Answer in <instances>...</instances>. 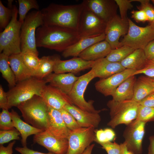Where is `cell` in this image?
<instances>
[{
  "instance_id": "obj_1",
  "label": "cell",
  "mask_w": 154,
  "mask_h": 154,
  "mask_svg": "<svg viewBox=\"0 0 154 154\" xmlns=\"http://www.w3.org/2000/svg\"><path fill=\"white\" fill-rule=\"evenodd\" d=\"M36 38L37 47L59 52H63L81 38L75 30L43 25L37 29Z\"/></svg>"
},
{
  "instance_id": "obj_2",
  "label": "cell",
  "mask_w": 154,
  "mask_h": 154,
  "mask_svg": "<svg viewBox=\"0 0 154 154\" xmlns=\"http://www.w3.org/2000/svg\"><path fill=\"white\" fill-rule=\"evenodd\" d=\"M84 6L82 2L79 4L71 5L51 3L41 10L43 25L59 26L77 31Z\"/></svg>"
},
{
  "instance_id": "obj_3",
  "label": "cell",
  "mask_w": 154,
  "mask_h": 154,
  "mask_svg": "<svg viewBox=\"0 0 154 154\" xmlns=\"http://www.w3.org/2000/svg\"><path fill=\"white\" fill-rule=\"evenodd\" d=\"M17 107L26 122L43 131L47 129L48 108L41 96L35 95Z\"/></svg>"
},
{
  "instance_id": "obj_4",
  "label": "cell",
  "mask_w": 154,
  "mask_h": 154,
  "mask_svg": "<svg viewBox=\"0 0 154 154\" xmlns=\"http://www.w3.org/2000/svg\"><path fill=\"white\" fill-rule=\"evenodd\" d=\"M47 83L44 79L34 77L17 83L7 92L9 109L17 107L35 95L41 96V93Z\"/></svg>"
},
{
  "instance_id": "obj_5",
  "label": "cell",
  "mask_w": 154,
  "mask_h": 154,
  "mask_svg": "<svg viewBox=\"0 0 154 154\" xmlns=\"http://www.w3.org/2000/svg\"><path fill=\"white\" fill-rule=\"evenodd\" d=\"M107 106L110 110V119L107 125L115 128L120 124L126 125L137 117L140 104L132 100L116 101H109Z\"/></svg>"
},
{
  "instance_id": "obj_6",
  "label": "cell",
  "mask_w": 154,
  "mask_h": 154,
  "mask_svg": "<svg viewBox=\"0 0 154 154\" xmlns=\"http://www.w3.org/2000/svg\"><path fill=\"white\" fill-rule=\"evenodd\" d=\"M13 13L10 23L0 33V52L8 56L21 52V30L22 24L17 20L18 10L13 6Z\"/></svg>"
},
{
  "instance_id": "obj_7",
  "label": "cell",
  "mask_w": 154,
  "mask_h": 154,
  "mask_svg": "<svg viewBox=\"0 0 154 154\" xmlns=\"http://www.w3.org/2000/svg\"><path fill=\"white\" fill-rule=\"evenodd\" d=\"M44 24L41 11H34L27 14L21 30V52H32L38 54L36 43L37 29Z\"/></svg>"
},
{
  "instance_id": "obj_8",
  "label": "cell",
  "mask_w": 154,
  "mask_h": 154,
  "mask_svg": "<svg viewBox=\"0 0 154 154\" xmlns=\"http://www.w3.org/2000/svg\"><path fill=\"white\" fill-rule=\"evenodd\" d=\"M128 21V31L120 42V47L126 45L135 50L143 49L154 40V28L151 25L143 27L138 26L129 18Z\"/></svg>"
},
{
  "instance_id": "obj_9",
  "label": "cell",
  "mask_w": 154,
  "mask_h": 154,
  "mask_svg": "<svg viewBox=\"0 0 154 154\" xmlns=\"http://www.w3.org/2000/svg\"><path fill=\"white\" fill-rule=\"evenodd\" d=\"M95 78L94 71L92 69L79 77L68 96L73 104L81 109L88 112L100 113L102 110H96L93 105L94 101L90 100L87 102L84 97L88 85Z\"/></svg>"
},
{
  "instance_id": "obj_10",
  "label": "cell",
  "mask_w": 154,
  "mask_h": 154,
  "mask_svg": "<svg viewBox=\"0 0 154 154\" xmlns=\"http://www.w3.org/2000/svg\"><path fill=\"white\" fill-rule=\"evenodd\" d=\"M84 5L77 30L81 38L95 37L104 33L107 23Z\"/></svg>"
},
{
  "instance_id": "obj_11",
  "label": "cell",
  "mask_w": 154,
  "mask_h": 154,
  "mask_svg": "<svg viewBox=\"0 0 154 154\" xmlns=\"http://www.w3.org/2000/svg\"><path fill=\"white\" fill-rule=\"evenodd\" d=\"M95 128L80 127L71 131L68 139V147L65 154H82L94 141H95Z\"/></svg>"
},
{
  "instance_id": "obj_12",
  "label": "cell",
  "mask_w": 154,
  "mask_h": 154,
  "mask_svg": "<svg viewBox=\"0 0 154 154\" xmlns=\"http://www.w3.org/2000/svg\"><path fill=\"white\" fill-rule=\"evenodd\" d=\"M146 123L135 119L127 125L123 133L129 151L133 154H142V141L145 133Z\"/></svg>"
},
{
  "instance_id": "obj_13",
  "label": "cell",
  "mask_w": 154,
  "mask_h": 154,
  "mask_svg": "<svg viewBox=\"0 0 154 154\" xmlns=\"http://www.w3.org/2000/svg\"><path fill=\"white\" fill-rule=\"evenodd\" d=\"M129 27L128 20L122 19L117 15L107 23L104 33L105 40L109 43L112 49L120 47L119 38L127 34Z\"/></svg>"
},
{
  "instance_id": "obj_14",
  "label": "cell",
  "mask_w": 154,
  "mask_h": 154,
  "mask_svg": "<svg viewBox=\"0 0 154 154\" xmlns=\"http://www.w3.org/2000/svg\"><path fill=\"white\" fill-rule=\"evenodd\" d=\"M84 6L102 21L107 23L117 14L115 0H84Z\"/></svg>"
},
{
  "instance_id": "obj_15",
  "label": "cell",
  "mask_w": 154,
  "mask_h": 154,
  "mask_svg": "<svg viewBox=\"0 0 154 154\" xmlns=\"http://www.w3.org/2000/svg\"><path fill=\"white\" fill-rule=\"evenodd\" d=\"M33 140L35 143L55 154H65L68 150V139L57 137L47 129L35 135Z\"/></svg>"
},
{
  "instance_id": "obj_16",
  "label": "cell",
  "mask_w": 154,
  "mask_h": 154,
  "mask_svg": "<svg viewBox=\"0 0 154 154\" xmlns=\"http://www.w3.org/2000/svg\"><path fill=\"white\" fill-rule=\"evenodd\" d=\"M136 71L126 69L107 78L100 79L95 83V89L105 96H112L118 86L127 79L133 76Z\"/></svg>"
},
{
  "instance_id": "obj_17",
  "label": "cell",
  "mask_w": 154,
  "mask_h": 154,
  "mask_svg": "<svg viewBox=\"0 0 154 154\" xmlns=\"http://www.w3.org/2000/svg\"><path fill=\"white\" fill-rule=\"evenodd\" d=\"M41 97L48 107L58 110L66 105L73 104L68 95L49 84L44 87Z\"/></svg>"
},
{
  "instance_id": "obj_18",
  "label": "cell",
  "mask_w": 154,
  "mask_h": 154,
  "mask_svg": "<svg viewBox=\"0 0 154 154\" xmlns=\"http://www.w3.org/2000/svg\"><path fill=\"white\" fill-rule=\"evenodd\" d=\"M94 61L85 60L78 57L63 60L58 58L54 65L53 72L57 74L66 72L77 73L82 70L92 68Z\"/></svg>"
},
{
  "instance_id": "obj_19",
  "label": "cell",
  "mask_w": 154,
  "mask_h": 154,
  "mask_svg": "<svg viewBox=\"0 0 154 154\" xmlns=\"http://www.w3.org/2000/svg\"><path fill=\"white\" fill-rule=\"evenodd\" d=\"M74 117L81 127L97 128L101 121L99 113L88 112L81 109L74 104L68 105L64 108Z\"/></svg>"
},
{
  "instance_id": "obj_20",
  "label": "cell",
  "mask_w": 154,
  "mask_h": 154,
  "mask_svg": "<svg viewBox=\"0 0 154 154\" xmlns=\"http://www.w3.org/2000/svg\"><path fill=\"white\" fill-rule=\"evenodd\" d=\"M48 130L52 135L61 139H68L71 131L66 127L59 110L48 107Z\"/></svg>"
},
{
  "instance_id": "obj_21",
  "label": "cell",
  "mask_w": 154,
  "mask_h": 154,
  "mask_svg": "<svg viewBox=\"0 0 154 154\" xmlns=\"http://www.w3.org/2000/svg\"><path fill=\"white\" fill-rule=\"evenodd\" d=\"M79 77L72 73H51L44 79L49 85L57 88L68 95Z\"/></svg>"
},
{
  "instance_id": "obj_22",
  "label": "cell",
  "mask_w": 154,
  "mask_h": 154,
  "mask_svg": "<svg viewBox=\"0 0 154 154\" xmlns=\"http://www.w3.org/2000/svg\"><path fill=\"white\" fill-rule=\"evenodd\" d=\"M91 69L94 71L95 78L102 79L121 72L125 69L120 62H111L104 58L94 61Z\"/></svg>"
},
{
  "instance_id": "obj_23",
  "label": "cell",
  "mask_w": 154,
  "mask_h": 154,
  "mask_svg": "<svg viewBox=\"0 0 154 154\" xmlns=\"http://www.w3.org/2000/svg\"><path fill=\"white\" fill-rule=\"evenodd\" d=\"M111 48L105 40L91 46L80 53L78 57L88 61H95L105 58L109 53Z\"/></svg>"
},
{
  "instance_id": "obj_24",
  "label": "cell",
  "mask_w": 154,
  "mask_h": 154,
  "mask_svg": "<svg viewBox=\"0 0 154 154\" xmlns=\"http://www.w3.org/2000/svg\"><path fill=\"white\" fill-rule=\"evenodd\" d=\"M106 35L104 33L99 36L81 38L78 42L62 52L64 58L70 56L77 57L86 48L97 42L105 40Z\"/></svg>"
},
{
  "instance_id": "obj_25",
  "label": "cell",
  "mask_w": 154,
  "mask_h": 154,
  "mask_svg": "<svg viewBox=\"0 0 154 154\" xmlns=\"http://www.w3.org/2000/svg\"><path fill=\"white\" fill-rule=\"evenodd\" d=\"M8 62L14 74L16 83L33 77V73L24 63L21 52L9 56Z\"/></svg>"
},
{
  "instance_id": "obj_26",
  "label": "cell",
  "mask_w": 154,
  "mask_h": 154,
  "mask_svg": "<svg viewBox=\"0 0 154 154\" xmlns=\"http://www.w3.org/2000/svg\"><path fill=\"white\" fill-rule=\"evenodd\" d=\"M10 113L14 126L21 134V143L23 147H27V139L28 137L33 135H35L43 131L23 121L18 114L13 110L12 109Z\"/></svg>"
},
{
  "instance_id": "obj_27",
  "label": "cell",
  "mask_w": 154,
  "mask_h": 154,
  "mask_svg": "<svg viewBox=\"0 0 154 154\" xmlns=\"http://www.w3.org/2000/svg\"><path fill=\"white\" fill-rule=\"evenodd\" d=\"M154 92V85L150 77L141 76L135 83L132 100L139 103L148 95Z\"/></svg>"
},
{
  "instance_id": "obj_28",
  "label": "cell",
  "mask_w": 154,
  "mask_h": 154,
  "mask_svg": "<svg viewBox=\"0 0 154 154\" xmlns=\"http://www.w3.org/2000/svg\"><path fill=\"white\" fill-rule=\"evenodd\" d=\"M137 79L135 76H133L124 80L112 95V99L116 101L132 100L134 86Z\"/></svg>"
},
{
  "instance_id": "obj_29",
  "label": "cell",
  "mask_w": 154,
  "mask_h": 154,
  "mask_svg": "<svg viewBox=\"0 0 154 154\" xmlns=\"http://www.w3.org/2000/svg\"><path fill=\"white\" fill-rule=\"evenodd\" d=\"M147 60L143 50L138 49L135 50L120 63L125 69L137 70L143 68Z\"/></svg>"
},
{
  "instance_id": "obj_30",
  "label": "cell",
  "mask_w": 154,
  "mask_h": 154,
  "mask_svg": "<svg viewBox=\"0 0 154 154\" xmlns=\"http://www.w3.org/2000/svg\"><path fill=\"white\" fill-rule=\"evenodd\" d=\"M60 58L58 55L44 56L40 59V63L33 77L43 80L53 72L54 65L56 60Z\"/></svg>"
},
{
  "instance_id": "obj_31",
  "label": "cell",
  "mask_w": 154,
  "mask_h": 154,
  "mask_svg": "<svg viewBox=\"0 0 154 154\" xmlns=\"http://www.w3.org/2000/svg\"><path fill=\"white\" fill-rule=\"evenodd\" d=\"M8 56L1 53L0 54V71L3 78L8 82L10 88L16 84L15 76L9 64Z\"/></svg>"
},
{
  "instance_id": "obj_32",
  "label": "cell",
  "mask_w": 154,
  "mask_h": 154,
  "mask_svg": "<svg viewBox=\"0 0 154 154\" xmlns=\"http://www.w3.org/2000/svg\"><path fill=\"white\" fill-rule=\"evenodd\" d=\"M135 49L126 45L112 49L105 57L108 61L115 62H120L132 53Z\"/></svg>"
},
{
  "instance_id": "obj_33",
  "label": "cell",
  "mask_w": 154,
  "mask_h": 154,
  "mask_svg": "<svg viewBox=\"0 0 154 154\" xmlns=\"http://www.w3.org/2000/svg\"><path fill=\"white\" fill-rule=\"evenodd\" d=\"M19 22L22 24L28 11L34 9L39 10V5L36 0H18Z\"/></svg>"
},
{
  "instance_id": "obj_34",
  "label": "cell",
  "mask_w": 154,
  "mask_h": 154,
  "mask_svg": "<svg viewBox=\"0 0 154 154\" xmlns=\"http://www.w3.org/2000/svg\"><path fill=\"white\" fill-rule=\"evenodd\" d=\"M21 53L24 63L33 73V76L39 67L40 59L38 57V54L33 52H28Z\"/></svg>"
},
{
  "instance_id": "obj_35",
  "label": "cell",
  "mask_w": 154,
  "mask_h": 154,
  "mask_svg": "<svg viewBox=\"0 0 154 154\" xmlns=\"http://www.w3.org/2000/svg\"><path fill=\"white\" fill-rule=\"evenodd\" d=\"M95 142L98 144L111 141L116 137L115 132L110 128L96 129L95 130Z\"/></svg>"
},
{
  "instance_id": "obj_36",
  "label": "cell",
  "mask_w": 154,
  "mask_h": 154,
  "mask_svg": "<svg viewBox=\"0 0 154 154\" xmlns=\"http://www.w3.org/2000/svg\"><path fill=\"white\" fill-rule=\"evenodd\" d=\"M13 7H6L0 0V29H4L9 24L11 19Z\"/></svg>"
},
{
  "instance_id": "obj_37",
  "label": "cell",
  "mask_w": 154,
  "mask_h": 154,
  "mask_svg": "<svg viewBox=\"0 0 154 154\" xmlns=\"http://www.w3.org/2000/svg\"><path fill=\"white\" fill-rule=\"evenodd\" d=\"M15 128L13 125L10 112L7 110L2 109L0 114V130H10Z\"/></svg>"
},
{
  "instance_id": "obj_38",
  "label": "cell",
  "mask_w": 154,
  "mask_h": 154,
  "mask_svg": "<svg viewBox=\"0 0 154 154\" xmlns=\"http://www.w3.org/2000/svg\"><path fill=\"white\" fill-rule=\"evenodd\" d=\"M136 120L146 123L154 121V108L140 105Z\"/></svg>"
},
{
  "instance_id": "obj_39",
  "label": "cell",
  "mask_w": 154,
  "mask_h": 154,
  "mask_svg": "<svg viewBox=\"0 0 154 154\" xmlns=\"http://www.w3.org/2000/svg\"><path fill=\"white\" fill-rule=\"evenodd\" d=\"M19 132L15 128L10 130H0V145L4 144L13 140L20 139Z\"/></svg>"
},
{
  "instance_id": "obj_40",
  "label": "cell",
  "mask_w": 154,
  "mask_h": 154,
  "mask_svg": "<svg viewBox=\"0 0 154 154\" xmlns=\"http://www.w3.org/2000/svg\"><path fill=\"white\" fill-rule=\"evenodd\" d=\"M135 1L139 2L140 4L137 6L139 10H142L147 16L148 21L151 23L154 21V7L150 3L149 0H134Z\"/></svg>"
},
{
  "instance_id": "obj_41",
  "label": "cell",
  "mask_w": 154,
  "mask_h": 154,
  "mask_svg": "<svg viewBox=\"0 0 154 154\" xmlns=\"http://www.w3.org/2000/svg\"><path fill=\"white\" fill-rule=\"evenodd\" d=\"M59 111L66 127L69 130L72 131L81 127L74 117L67 110L63 108Z\"/></svg>"
},
{
  "instance_id": "obj_42",
  "label": "cell",
  "mask_w": 154,
  "mask_h": 154,
  "mask_svg": "<svg viewBox=\"0 0 154 154\" xmlns=\"http://www.w3.org/2000/svg\"><path fill=\"white\" fill-rule=\"evenodd\" d=\"M118 7L120 18L123 20L127 21L128 18L127 16V11L133 7L131 3L134 0H115Z\"/></svg>"
},
{
  "instance_id": "obj_43",
  "label": "cell",
  "mask_w": 154,
  "mask_h": 154,
  "mask_svg": "<svg viewBox=\"0 0 154 154\" xmlns=\"http://www.w3.org/2000/svg\"><path fill=\"white\" fill-rule=\"evenodd\" d=\"M141 74H144L149 77H154V61L148 60L143 68L136 70L133 76Z\"/></svg>"
},
{
  "instance_id": "obj_44",
  "label": "cell",
  "mask_w": 154,
  "mask_h": 154,
  "mask_svg": "<svg viewBox=\"0 0 154 154\" xmlns=\"http://www.w3.org/2000/svg\"><path fill=\"white\" fill-rule=\"evenodd\" d=\"M108 154H121L120 144L111 141L99 143Z\"/></svg>"
},
{
  "instance_id": "obj_45",
  "label": "cell",
  "mask_w": 154,
  "mask_h": 154,
  "mask_svg": "<svg viewBox=\"0 0 154 154\" xmlns=\"http://www.w3.org/2000/svg\"><path fill=\"white\" fill-rule=\"evenodd\" d=\"M131 13L132 18L137 23H143L148 21L147 16L142 10H133Z\"/></svg>"
},
{
  "instance_id": "obj_46",
  "label": "cell",
  "mask_w": 154,
  "mask_h": 154,
  "mask_svg": "<svg viewBox=\"0 0 154 154\" xmlns=\"http://www.w3.org/2000/svg\"><path fill=\"white\" fill-rule=\"evenodd\" d=\"M145 56L148 60L154 58V40L149 42L143 49Z\"/></svg>"
},
{
  "instance_id": "obj_47",
  "label": "cell",
  "mask_w": 154,
  "mask_h": 154,
  "mask_svg": "<svg viewBox=\"0 0 154 154\" xmlns=\"http://www.w3.org/2000/svg\"><path fill=\"white\" fill-rule=\"evenodd\" d=\"M0 108L2 109H9L7 92L4 90L2 86H0Z\"/></svg>"
},
{
  "instance_id": "obj_48",
  "label": "cell",
  "mask_w": 154,
  "mask_h": 154,
  "mask_svg": "<svg viewBox=\"0 0 154 154\" xmlns=\"http://www.w3.org/2000/svg\"><path fill=\"white\" fill-rule=\"evenodd\" d=\"M15 150L21 154H55L49 152L44 153L30 149L27 147H17L15 148Z\"/></svg>"
},
{
  "instance_id": "obj_49",
  "label": "cell",
  "mask_w": 154,
  "mask_h": 154,
  "mask_svg": "<svg viewBox=\"0 0 154 154\" xmlns=\"http://www.w3.org/2000/svg\"><path fill=\"white\" fill-rule=\"evenodd\" d=\"M139 103L142 106L154 108V92L147 96Z\"/></svg>"
},
{
  "instance_id": "obj_50",
  "label": "cell",
  "mask_w": 154,
  "mask_h": 154,
  "mask_svg": "<svg viewBox=\"0 0 154 154\" xmlns=\"http://www.w3.org/2000/svg\"><path fill=\"white\" fill-rule=\"evenodd\" d=\"M15 142V141H14L9 143L6 147L0 145V154H13V148Z\"/></svg>"
},
{
  "instance_id": "obj_51",
  "label": "cell",
  "mask_w": 154,
  "mask_h": 154,
  "mask_svg": "<svg viewBox=\"0 0 154 154\" xmlns=\"http://www.w3.org/2000/svg\"><path fill=\"white\" fill-rule=\"evenodd\" d=\"M149 144L148 147V154H154V135L149 137Z\"/></svg>"
},
{
  "instance_id": "obj_52",
  "label": "cell",
  "mask_w": 154,
  "mask_h": 154,
  "mask_svg": "<svg viewBox=\"0 0 154 154\" xmlns=\"http://www.w3.org/2000/svg\"><path fill=\"white\" fill-rule=\"evenodd\" d=\"M121 148V154H133L127 149L126 144L123 142L120 144Z\"/></svg>"
},
{
  "instance_id": "obj_53",
  "label": "cell",
  "mask_w": 154,
  "mask_h": 154,
  "mask_svg": "<svg viewBox=\"0 0 154 154\" xmlns=\"http://www.w3.org/2000/svg\"><path fill=\"white\" fill-rule=\"evenodd\" d=\"M95 144H92L89 146L82 154H92Z\"/></svg>"
},
{
  "instance_id": "obj_54",
  "label": "cell",
  "mask_w": 154,
  "mask_h": 154,
  "mask_svg": "<svg viewBox=\"0 0 154 154\" xmlns=\"http://www.w3.org/2000/svg\"><path fill=\"white\" fill-rule=\"evenodd\" d=\"M150 78L154 85V77H150Z\"/></svg>"
},
{
  "instance_id": "obj_55",
  "label": "cell",
  "mask_w": 154,
  "mask_h": 154,
  "mask_svg": "<svg viewBox=\"0 0 154 154\" xmlns=\"http://www.w3.org/2000/svg\"><path fill=\"white\" fill-rule=\"evenodd\" d=\"M154 28V21L150 24Z\"/></svg>"
},
{
  "instance_id": "obj_56",
  "label": "cell",
  "mask_w": 154,
  "mask_h": 154,
  "mask_svg": "<svg viewBox=\"0 0 154 154\" xmlns=\"http://www.w3.org/2000/svg\"><path fill=\"white\" fill-rule=\"evenodd\" d=\"M151 1L154 5V0H152Z\"/></svg>"
},
{
  "instance_id": "obj_57",
  "label": "cell",
  "mask_w": 154,
  "mask_h": 154,
  "mask_svg": "<svg viewBox=\"0 0 154 154\" xmlns=\"http://www.w3.org/2000/svg\"><path fill=\"white\" fill-rule=\"evenodd\" d=\"M152 60L153 61H154V58L152 60Z\"/></svg>"
}]
</instances>
